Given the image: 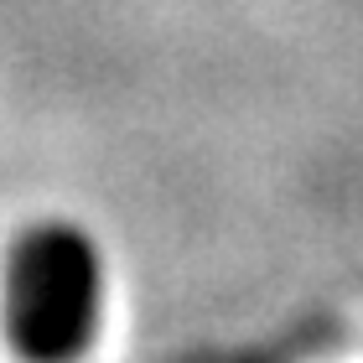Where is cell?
Returning <instances> with one entry per match:
<instances>
[{"label":"cell","instance_id":"6da1fadb","mask_svg":"<svg viewBox=\"0 0 363 363\" xmlns=\"http://www.w3.org/2000/svg\"><path fill=\"white\" fill-rule=\"evenodd\" d=\"M104 250L84 223L42 218L6 255L0 322L26 363H73L94 348L104 322Z\"/></svg>","mask_w":363,"mask_h":363}]
</instances>
